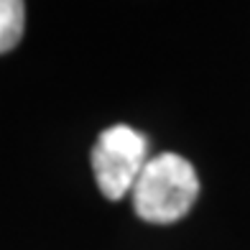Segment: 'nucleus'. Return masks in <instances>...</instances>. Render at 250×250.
I'll use <instances>...</instances> for the list:
<instances>
[{
    "label": "nucleus",
    "instance_id": "f257e3e1",
    "mask_svg": "<svg viewBox=\"0 0 250 250\" xmlns=\"http://www.w3.org/2000/svg\"><path fill=\"white\" fill-rule=\"evenodd\" d=\"M133 209L141 220L171 225L194 207L199 179L191 161L179 153H158L146 161L130 189Z\"/></svg>",
    "mask_w": 250,
    "mask_h": 250
},
{
    "label": "nucleus",
    "instance_id": "f03ea898",
    "mask_svg": "<svg viewBox=\"0 0 250 250\" xmlns=\"http://www.w3.org/2000/svg\"><path fill=\"white\" fill-rule=\"evenodd\" d=\"M146 153H148V138L143 133L128 125H112L102 130L89 153L95 181L102 194L112 202L128 194L148 161Z\"/></svg>",
    "mask_w": 250,
    "mask_h": 250
},
{
    "label": "nucleus",
    "instance_id": "7ed1b4c3",
    "mask_svg": "<svg viewBox=\"0 0 250 250\" xmlns=\"http://www.w3.org/2000/svg\"><path fill=\"white\" fill-rule=\"evenodd\" d=\"M26 26V5L21 0H0V54L18 46Z\"/></svg>",
    "mask_w": 250,
    "mask_h": 250
}]
</instances>
